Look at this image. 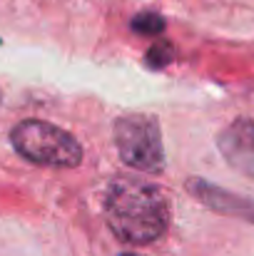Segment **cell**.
Returning a JSON list of instances; mask_svg holds the SVG:
<instances>
[{"mask_svg":"<svg viewBox=\"0 0 254 256\" xmlns=\"http://www.w3.org/2000/svg\"><path fill=\"white\" fill-rule=\"evenodd\" d=\"M105 219L117 239L125 244H152L169 224V206L165 194L140 179H115L105 196Z\"/></svg>","mask_w":254,"mask_h":256,"instance_id":"obj_1","label":"cell"},{"mask_svg":"<svg viewBox=\"0 0 254 256\" xmlns=\"http://www.w3.org/2000/svg\"><path fill=\"white\" fill-rule=\"evenodd\" d=\"M13 147L30 162L43 167H78L83 162V147L75 137L65 130L43 122V120H25L20 122L13 134Z\"/></svg>","mask_w":254,"mask_h":256,"instance_id":"obj_2","label":"cell"},{"mask_svg":"<svg viewBox=\"0 0 254 256\" xmlns=\"http://www.w3.org/2000/svg\"><path fill=\"white\" fill-rule=\"evenodd\" d=\"M115 142L127 167L140 172H162L165 152L157 120L147 114H127L115 122Z\"/></svg>","mask_w":254,"mask_h":256,"instance_id":"obj_3","label":"cell"},{"mask_svg":"<svg viewBox=\"0 0 254 256\" xmlns=\"http://www.w3.org/2000/svg\"><path fill=\"white\" fill-rule=\"evenodd\" d=\"M217 147L224 162L244 176H254V122L234 120L217 137Z\"/></svg>","mask_w":254,"mask_h":256,"instance_id":"obj_4","label":"cell"},{"mask_svg":"<svg viewBox=\"0 0 254 256\" xmlns=\"http://www.w3.org/2000/svg\"><path fill=\"white\" fill-rule=\"evenodd\" d=\"M189 189H192L194 196H199L212 209H217L222 214H234V216L254 222V199L234 196V194H229V192H224L219 186H212L207 182H189Z\"/></svg>","mask_w":254,"mask_h":256,"instance_id":"obj_5","label":"cell"},{"mask_svg":"<svg viewBox=\"0 0 254 256\" xmlns=\"http://www.w3.org/2000/svg\"><path fill=\"white\" fill-rule=\"evenodd\" d=\"M132 28L137 32H142V35H157L165 28V22H162V18H157L152 12H145V15H140V18L132 20Z\"/></svg>","mask_w":254,"mask_h":256,"instance_id":"obj_6","label":"cell"},{"mask_svg":"<svg viewBox=\"0 0 254 256\" xmlns=\"http://www.w3.org/2000/svg\"><path fill=\"white\" fill-rule=\"evenodd\" d=\"M169 58H172V48H169V45H155V48L150 50V65L162 68Z\"/></svg>","mask_w":254,"mask_h":256,"instance_id":"obj_7","label":"cell"}]
</instances>
